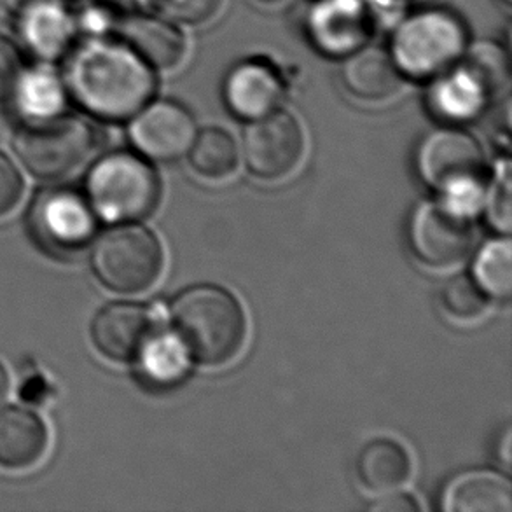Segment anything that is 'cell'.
I'll list each match as a JSON object with an SVG mask.
<instances>
[{"instance_id": "obj_5", "label": "cell", "mask_w": 512, "mask_h": 512, "mask_svg": "<svg viewBox=\"0 0 512 512\" xmlns=\"http://www.w3.org/2000/svg\"><path fill=\"white\" fill-rule=\"evenodd\" d=\"M84 196L102 221L123 224L144 219L160 201V179L140 154L116 151L91 167Z\"/></svg>"}, {"instance_id": "obj_20", "label": "cell", "mask_w": 512, "mask_h": 512, "mask_svg": "<svg viewBox=\"0 0 512 512\" xmlns=\"http://www.w3.org/2000/svg\"><path fill=\"white\" fill-rule=\"evenodd\" d=\"M439 507L446 512H512L511 481L492 469L462 472L444 486Z\"/></svg>"}, {"instance_id": "obj_7", "label": "cell", "mask_w": 512, "mask_h": 512, "mask_svg": "<svg viewBox=\"0 0 512 512\" xmlns=\"http://www.w3.org/2000/svg\"><path fill=\"white\" fill-rule=\"evenodd\" d=\"M28 233L56 259L79 256L95 240L98 217L90 201L72 186H49L35 194L27 212Z\"/></svg>"}, {"instance_id": "obj_37", "label": "cell", "mask_w": 512, "mask_h": 512, "mask_svg": "<svg viewBox=\"0 0 512 512\" xmlns=\"http://www.w3.org/2000/svg\"><path fill=\"white\" fill-rule=\"evenodd\" d=\"M7 394H9V374L6 367L0 364V406L6 401Z\"/></svg>"}, {"instance_id": "obj_11", "label": "cell", "mask_w": 512, "mask_h": 512, "mask_svg": "<svg viewBox=\"0 0 512 512\" xmlns=\"http://www.w3.org/2000/svg\"><path fill=\"white\" fill-rule=\"evenodd\" d=\"M374 23L367 0H315L306 13L305 32L320 55L343 60L369 42Z\"/></svg>"}, {"instance_id": "obj_1", "label": "cell", "mask_w": 512, "mask_h": 512, "mask_svg": "<svg viewBox=\"0 0 512 512\" xmlns=\"http://www.w3.org/2000/svg\"><path fill=\"white\" fill-rule=\"evenodd\" d=\"M65 56L63 83L69 97L93 118L126 121L153 100L154 69L125 42L111 37L84 39Z\"/></svg>"}, {"instance_id": "obj_31", "label": "cell", "mask_w": 512, "mask_h": 512, "mask_svg": "<svg viewBox=\"0 0 512 512\" xmlns=\"http://www.w3.org/2000/svg\"><path fill=\"white\" fill-rule=\"evenodd\" d=\"M25 182L20 170L6 154L0 153V217L9 214L20 203Z\"/></svg>"}, {"instance_id": "obj_19", "label": "cell", "mask_w": 512, "mask_h": 512, "mask_svg": "<svg viewBox=\"0 0 512 512\" xmlns=\"http://www.w3.org/2000/svg\"><path fill=\"white\" fill-rule=\"evenodd\" d=\"M7 100L20 123H35L62 116L69 102V91L63 77L42 62L30 69L23 67Z\"/></svg>"}, {"instance_id": "obj_24", "label": "cell", "mask_w": 512, "mask_h": 512, "mask_svg": "<svg viewBox=\"0 0 512 512\" xmlns=\"http://www.w3.org/2000/svg\"><path fill=\"white\" fill-rule=\"evenodd\" d=\"M189 160L194 172L207 179H224L236 168L238 149L235 140L221 128H207L196 132L189 147Z\"/></svg>"}, {"instance_id": "obj_10", "label": "cell", "mask_w": 512, "mask_h": 512, "mask_svg": "<svg viewBox=\"0 0 512 512\" xmlns=\"http://www.w3.org/2000/svg\"><path fill=\"white\" fill-rule=\"evenodd\" d=\"M305 151V135L298 119L277 111L252 119L243 133V158L259 179H282L298 167Z\"/></svg>"}, {"instance_id": "obj_27", "label": "cell", "mask_w": 512, "mask_h": 512, "mask_svg": "<svg viewBox=\"0 0 512 512\" xmlns=\"http://www.w3.org/2000/svg\"><path fill=\"white\" fill-rule=\"evenodd\" d=\"M441 301L444 310L458 320L476 319L488 308L485 291L474 278L465 275L453 278L444 285Z\"/></svg>"}, {"instance_id": "obj_29", "label": "cell", "mask_w": 512, "mask_h": 512, "mask_svg": "<svg viewBox=\"0 0 512 512\" xmlns=\"http://www.w3.org/2000/svg\"><path fill=\"white\" fill-rule=\"evenodd\" d=\"M77 34L84 35V39H97V37H111L118 27L119 14L107 2L93 0L86 2L79 9H74Z\"/></svg>"}, {"instance_id": "obj_25", "label": "cell", "mask_w": 512, "mask_h": 512, "mask_svg": "<svg viewBox=\"0 0 512 512\" xmlns=\"http://www.w3.org/2000/svg\"><path fill=\"white\" fill-rule=\"evenodd\" d=\"M474 280L486 296L509 299L512 292V247L509 238L490 240L474 261Z\"/></svg>"}, {"instance_id": "obj_14", "label": "cell", "mask_w": 512, "mask_h": 512, "mask_svg": "<svg viewBox=\"0 0 512 512\" xmlns=\"http://www.w3.org/2000/svg\"><path fill=\"white\" fill-rule=\"evenodd\" d=\"M222 97L236 118L252 121L277 111L285 97L284 77L264 58H249L231 67Z\"/></svg>"}, {"instance_id": "obj_17", "label": "cell", "mask_w": 512, "mask_h": 512, "mask_svg": "<svg viewBox=\"0 0 512 512\" xmlns=\"http://www.w3.org/2000/svg\"><path fill=\"white\" fill-rule=\"evenodd\" d=\"M114 34L154 70L172 69L186 53L184 35L163 14H123Z\"/></svg>"}, {"instance_id": "obj_8", "label": "cell", "mask_w": 512, "mask_h": 512, "mask_svg": "<svg viewBox=\"0 0 512 512\" xmlns=\"http://www.w3.org/2000/svg\"><path fill=\"white\" fill-rule=\"evenodd\" d=\"M95 277L114 292L149 289L163 270V249L151 229L123 222L98 238L91 254Z\"/></svg>"}, {"instance_id": "obj_2", "label": "cell", "mask_w": 512, "mask_h": 512, "mask_svg": "<svg viewBox=\"0 0 512 512\" xmlns=\"http://www.w3.org/2000/svg\"><path fill=\"white\" fill-rule=\"evenodd\" d=\"M170 315L175 334L201 364H226L242 348L245 315L235 296L222 287H189L175 298Z\"/></svg>"}, {"instance_id": "obj_4", "label": "cell", "mask_w": 512, "mask_h": 512, "mask_svg": "<svg viewBox=\"0 0 512 512\" xmlns=\"http://www.w3.org/2000/svg\"><path fill=\"white\" fill-rule=\"evenodd\" d=\"M469 41L467 25L457 13L427 4L397 21L387 49L402 77L429 81L455 65Z\"/></svg>"}, {"instance_id": "obj_22", "label": "cell", "mask_w": 512, "mask_h": 512, "mask_svg": "<svg viewBox=\"0 0 512 512\" xmlns=\"http://www.w3.org/2000/svg\"><path fill=\"white\" fill-rule=\"evenodd\" d=\"M411 469L413 465L406 448L387 437L369 441L357 458V476L371 492L399 490L411 476Z\"/></svg>"}, {"instance_id": "obj_35", "label": "cell", "mask_w": 512, "mask_h": 512, "mask_svg": "<svg viewBox=\"0 0 512 512\" xmlns=\"http://www.w3.org/2000/svg\"><path fill=\"white\" fill-rule=\"evenodd\" d=\"M369 6L373 7L376 18L380 14L395 13V11H402L406 7H420L432 4L434 0H367Z\"/></svg>"}, {"instance_id": "obj_13", "label": "cell", "mask_w": 512, "mask_h": 512, "mask_svg": "<svg viewBox=\"0 0 512 512\" xmlns=\"http://www.w3.org/2000/svg\"><path fill=\"white\" fill-rule=\"evenodd\" d=\"M14 30L28 53L44 63L55 62L76 41L74 9L63 0H25L14 18Z\"/></svg>"}, {"instance_id": "obj_30", "label": "cell", "mask_w": 512, "mask_h": 512, "mask_svg": "<svg viewBox=\"0 0 512 512\" xmlns=\"http://www.w3.org/2000/svg\"><path fill=\"white\" fill-rule=\"evenodd\" d=\"M165 18L177 23H201L214 16L222 0H151Z\"/></svg>"}, {"instance_id": "obj_26", "label": "cell", "mask_w": 512, "mask_h": 512, "mask_svg": "<svg viewBox=\"0 0 512 512\" xmlns=\"http://www.w3.org/2000/svg\"><path fill=\"white\" fill-rule=\"evenodd\" d=\"M460 62L465 63L485 83L493 97L506 90L511 81L509 53L492 39L469 41Z\"/></svg>"}, {"instance_id": "obj_39", "label": "cell", "mask_w": 512, "mask_h": 512, "mask_svg": "<svg viewBox=\"0 0 512 512\" xmlns=\"http://www.w3.org/2000/svg\"><path fill=\"white\" fill-rule=\"evenodd\" d=\"M264 2H275V0H264Z\"/></svg>"}, {"instance_id": "obj_33", "label": "cell", "mask_w": 512, "mask_h": 512, "mask_svg": "<svg viewBox=\"0 0 512 512\" xmlns=\"http://www.w3.org/2000/svg\"><path fill=\"white\" fill-rule=\"evenodd\" d=\"M369 509L374 512H413L418 511L420 506L408 493L392 490L381 493L380 499L374 500Z\"/></svg>"}, {"instance_id": "obj_9", "label": "cell", "mask_w": 512, "mask_h": 512, "mask_svg": "<svg viewBox=\"0 0 512 512\" xmlns=\"http://www.w3.org/2000/svg\"><path fill=\"white\" fill-rule=\"evenodd\" d=\"M411 250L423 264L448 268L471 252L476 231L471 215L460 212L448 201H422L408 224Z\"/></svg>"}, {"instance_id": "obj_28", "label": "cell", "mask_w": 512, "mask_h": 512, "mask_svg": "<svg viewBox=\"0 0 512 512\" xmlns=\"http://www.w3.org/2000/svg\"><path fill=\"white\" fill-rule=\"evenodd\" d=\"M511 165L509 160H502L497 167L495 179L486 187L485 203L486 217L493 228L509 235L511 233Z\"/></svg>"}, {"instance_id": "obj_38", "label": "cell", "mask_w": 512, "mask_h": 512, "mask_svg": "<svg viewBox=\"0 0 512 512\" xmlns=\"http://www.w3.org/2000/svg\"><path fill=\"white\" fill-rule=\"evenodd\" d=\"M112 4H121V6H142L149 0H111Z\"/></svg>"}, {"instance_id": "obj_6", "label": "cell", "mask_w": 512, "mask_h": 512, "mask_svg": "<svg viewBox=\"0 0 512 512\" xmlns=\"http://www.w3.org/2000/svg\"><path fill=\"white\" fill-rule=\"evenodd\" d=\"M98 144L95 128L77 116L20 123L13 149L21 165L37 179L60 180L76 172Z\"/></svg>"}, {"instance_id": "obj_18", "label": "cell", "mask_w": 512, "mask_h": 512, "mask_svg": "<svg viewBox=\"0 0 512 512\" xmlns=\"http://www.w3.org/2000/svg\"><path fill=\"white\" fill-rule=\"evenodd\" d=\"M49 432L34 409L0 408V467L21 471L34 467L46 455Z\"/></svg>"}, {"instance_id": "obj_23", "label": "cell", "mask_w": 512, "mask_h": 512, "mask_svg": "<svg viewBox=\"0 0 512 512\" xmlns=\"http://www.w3.org/2000/svg\"><path fill=\"white\" fill-rule=\"evenodd\" d=\"M189 352L175 333H158L142 346L139 362L140 380L153 388H170L186 378Z\"/></svg>"}, {"instance_id": "obj_40", "label": "cell", "mask_w": 512, "mask_h": 512, "mask_svg": "<svg viewBox=\"0 0 512 512\" xmlns=\"http://www.w3.org/2000/svg\"><path fill=\"white\" fill-rule=\"evenodd\" d=\"M0 4H2V0H0Z\"/></svg>"}, {"instance_id": "obj_15", "label": "cell", "mask_w": 512, "mask_h": 512, "mask_svg": "<svg viewBox=\"0 0 512 512\" xmlns=\"http://www.w3.org/2000/svg\"><path fill=\"white\" fill-rule=\"evenodd\" d=\"M158 315L137 303H111L91 322L90 336L98 352L114 362L137 359L142 346L156 331Z\"/></svg>"}, {"instance_id": "obj_12", "label": "cell", "mask_w": 512, "mask_h": 512, "mask_svg": "<svg viewBox=\"0 0 512 512\" xmlns=\"http://www.w3.org/2000/svg\"><path fill=\"white\" fill-rule=\"evenodd\" d=\"M130 140L140 154L172 161L189 151L196 137L193 114L173 100H149L132 118Z\"/></svg>"}, {"instance_id": "obj_3", "label": "cell", "mask_w": 512, "mask_h": 512, "mask_svg": "<svg viewBox=\"0 0 512 512\" xmlns=\"http://www.w3.org/2000/svg\"><path fill=\"white\" fill-rule=\"evenodd\" d=\"M418 173L441 198L467 215L485 203V154L478 140L458 126L427 133L416 149Z\"/></svg>"}, {"instance_id": "obj_21", "label": "cell", "mask_w": 512, "mask_h": 512, "mask_svg": "<svg viewBox=\"0 0 512 512\" xmlns=\"http://www.w3.org/2000/svg\"><path fill=\"white\" fill-rule=\"evenodd\" d=\"M341 81L353 97L378 102L399 90L402 76L388 49L367 42L343 58Z\"/></svg>"}, {"instance_id": "obj_16", "label": "cell", "mask_w": 512, "mask_h": 512, "mask_svg": "<svg viewBox=\"0 0 512 512\" xmlns=\"http://www.w3.org/2000/svg\"><path fill=\"white\" fill-rule=\"evenodd\" d=\"M427 109L444 125L458 126L478 119L492 102L485 83L458 60L427 81Z\"/></svg>"}, {"instance_id": "obj_36", "label": "cell", "mask_w": 512, "mask_h": 512, "mask_svg": "<svg viewBox=\"0 0 512 512\" xmlns=\"http://www.w3.org/2000/svg\"><path fill=\"white\" fill-rule=\"evenodd\" d=\"M499 457L504 464H511V430H504V436H502V441H500V451Z\"/></svg>"}, {"instance_id": "obj_32", "label": "cell", "mask_w": 512, "mask_h": 512, "mask_svg": "<svg viewBox=\"0 0 512 512\" xmlns=\"http://www.w3.org/2000/svg\"><path fill=\"white\" fill-rule=\"evenodd\" d=\"M23 70L20 51L13 42L0 35V100L9 97L14 83Z\"/></svg>"}, {"instance_id": "obj_34", "label": "cell", "mask_w": 512, "mask_h": 512, "mask_svg": "<svg viewBox=\"0 0 512 512\" xmlns=\"http://www.w3.org/2000/svg\"><path fill=\"white\" fill-rule=\"evenodd\" d=\"M20 395L25 399V402L41 404L49 395L48 381L41 378L39 374H35L23 383V387L20 388Z\"/></svg>"}]
</instances>
